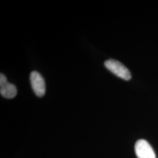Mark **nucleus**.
Segmentation results:
<instances>
[{"mask_svg":"<svg viewBox=\"0 0 158 158\" xmlns=\"http://www.w3.org/2000/svg\"><path fill=\"white\" fill-rule=\"evenodd\" d=\"M104 65L108 70L118 76V78L125 81H129L131 78L132 76L130 70L118 61L114 60V59H108L105 62Z\"/></svg>","mask_w":158,"mask_h":158,"instance_id":"f257e3e1","label":"nucleus"},{"mask_svg":"<svg viewBox=\"0 0 158 158\" xmlns=\"http://www.w3.org/2000/svg\"><path fill=\"white\" fill-rule=\"evenodd\" d=\"M31 88L37 97H43L45 94V84L44 78L37 71H33L30 74Z\"/></svg>","mask_w":158,"mask_h":158,"instance_id":"7ed1b4c3","label":"nucleus"},{"mask_svg":"<svg viewBox=\"0 0 158 158\" xmlns=\"http://www.w3.org/2000/svg\"><path fill=\"white\" fill-rule=\"evenodd\" d=\"M0 93L4 98L12 99L15 98L17 94V89L15 85L7 81L5 75H0Z\"/></svg>","mask_w":158,"mask_h":158,"instance_id":"20e7f679","label":"nucleus"},{"mask_svg":"<svg viewBox=\"0 0 158 158\" xmlns=\"http://www.w3.org/2000/svg\"><path fill=\"white\" fill-rule=\"evenodd\" d=\"M135 151L138 158H156L152 147L146 140L140 139L136 142Z\"/></svg>","mask_w":158,"mask_h":158,"instance_id":"f03ea898","label":"nucleus"}]
</instances>
